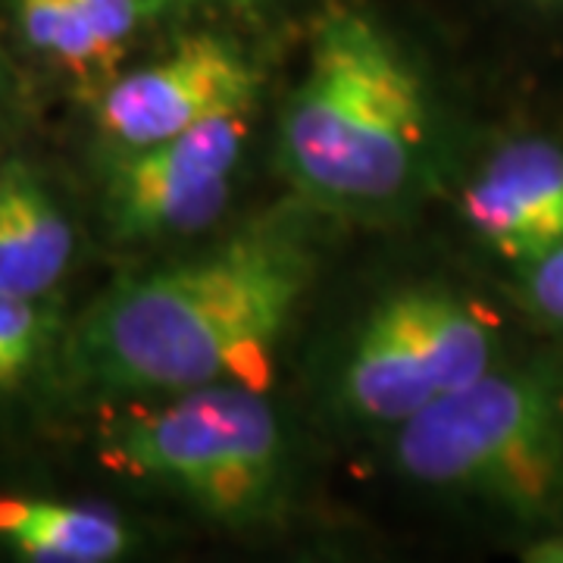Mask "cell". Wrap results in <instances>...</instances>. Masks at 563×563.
<instances>
[{
	"mask_svg": "<svg viewBox=\"0 0 563 563\" xmlns=\"http://www.w3.org/2000/svg\"><path fill=\"white\" fill-rule=\"evenodd\" d=\"M79 3L107 63L120 57V51L139 32L141 20L147 13V0H79Z\"/></svg>",
	"mask_w": 563,
	"mask_h": 563,
	"instance_id": "cell-13",
	"label": "cell"
},
{
	"mask_svg": "<svg viewBox=\"0 0 563 563\" xmlns=\"http://www.w3.org/2000/svg\"><path fill=\"white\" fill-rule=\"evenodd\" d=\"M244 117H222L181 135L125 151L110 201L125 235H188L220 217L242 157Z\"/></svg>",
	"mask_w": 563,
	"mask_h": 563,
	"instance_id": "cell-6",
	"label": "cell"
},
{
	"mask_svg": "<svg viewBox=\"0 0 563 563\" xmlns=\"http://www.w3.org/2000/svg\"><path fill=\"white\" fill-rule=\"evenodd\" d=\"M110 451L122 470L173 485L229 520L269 504L285 457L263 388L235 383L179 391L173 404L129 422Z\"/></svg>",
	"mask_w": 563,
	"mask_h": 563,
	"instance_id": "cell-4",
	"label": "cell"
},
{
	"mask_svg": "<svg viewBox=\"0 0 563 563\" xmlns=\"http://www.w3.org/2000/svg\"><path fill=\"white\" fill-rule=\"evenodd\" d=\"M0 539L44 563H107L129 548V532L113 514L41 498H0Z\"/></svg>",
	"mask_w": 563,
	"mask_h": 563,
	"instance_id": "cell-10",
	"label": "cell"
},
{
	"mask_svg": "<svg viewBox=\"0 0 563 563\" xmlns=\"http://www.w3.org/2000/svg\"><path fill=\"white\" fill-rule=\"evenodd\" d=\"M16 20L25 41L51 60L76 73L110 66L79 0H16Z\"/></svg>",
	"mask_w": 563,
	"mask_h": 563,
	"instance_id": "cell-11",
	"label": "cell"
},
{
	"mask_svg": "<svg viewBox=\"0 0 563 563\" xmlns=\"http://www.w3.org/2000/svg\"><path fill=\"white\" fill-rule=\"evenodd\" d=\"M463 217L495 254L529 263L563 244V147L517 139L463 191Z\"/></svg>",
	"mask_w": 563,
	"mask_h": 563,
	"instance_id": "cell-8",
	"label": "cell"
},
{
	"mask_svg": "<svg viewBox=\"0 0 563 563\" xmlns=\"http://www.w3.org/2000/svg\"><path fill=\"white\" fill-rule=\"evenodd\" d=\"M526 561L532 563H563V532L544 536L536 544L526 548Z\"/></svg>",
	"mask_w": 563,
	"mask_h": 563,
	"instance_id": "cell-15",
	"label": "cell"
},
{
	"mask_svg": "<svg viewBox=\"0 0 563 563\" xmlns=\"http://www.w3.org/2000/svg\"><path fill=\"white\" fill-rule=\"evenodd\" d=\"M395 451L420 483L536 510L563 485V407L542 379L488 369L404 420Z\"/></svg>",
	"mask_w": 563,
	"mask_h": 563,
	"instance_id": "cell-3",
	"label": "cell"
},
{
	"mask_svg": "<svg viewBox=\"0 0 563 563\" xmlns=\"http://www.w3.org/2000/svg\"><path fill=\"white\" fill-rule=\"evenodd\" d=\"M254 88V69L229 41L198 35L113 81L101 98V125L125 151H135L203 122L247 117Z\"/></svg>",
	"mask_w": 563,
	"mask_h": 563,
	"instance_id": "cell-7",
	"label": "cell"
},
{
	"mask_svg": "<svg viewBox=\"0 0 563 563\" xmlns=\"http://www.w3.org/2000/svg\"><path fill=\"white\" fill-rule=\"evenodd\" d=\"M417 73L357 10L317 25L307 69L282 120V163L307 198L376 207L398 198L426 144Z\"/></svg>",
	"mask_w": 563,
	"mask_h": 563,
	"instance_id": "cell-2",
	"label": "cell"
},
{
	"mask_svg": "<svg viewBox=\"0 0 563 563\" xmlns=\"http://www.w3.org/2000/svg\"><path fill=\"white\" fill-rule=\"evenodd\" d=\"M307 279L295 239L244 232L207 257L117 285L73 339L76 373L110 391L266 388Z\"/></svg>",
	"mask_w": 563,
	"mask_h": 563,
	"instance_id": "cell-1",
	"label": "cell"
},
{
	"mask_svg": "<svg viewBox=\"0 0 563 563\" xmlns=\"http://www.w3.org/2000/svg\"><path fill=\"white\" fill-rule=\"evenodd\" d=\"M73 257V225L22 163L0 169V291L38 298Z\"/></svg>",
	"mask_w": 563,
	"mask_h": 563,
	"instance_id": "cell-9",
	"label": "cell"
},
{
	"mask_svg": "<svg viewBox=\"0 0 563 563\" xmlns=\"http://www.w3.org/2000/svg\"><path fill=\"white\" fill-rule=\"evenodd\" d=\"M41 342V317L32 298L0 291V388L13 385L35 361Z\"/></svg>",
	"mask_w": 563,
	"mask_h": 563,
	"instance_id": "cell-12",
	"label": "cell"
},
{
	"mask_svg": "<svg viewBox=\"0 0 563 563\" xmlns=\"http://www.w3.org/2000/svg\"><path fill=\"white\" fill-rule=\"evenodd\" d=\"M526 298L539 317L563 325V244L529 263Z\"/></svg>",
	"mask_w": 563,
	"mask_h": 563,
	"instance_id": "cell-14",
	"label": "cell"
},
{
	"mask_svg": "<svg viewBox=\"0 0 563 563\" xmlns=\"http://www.w3.org/2000/svg\"><path fill=\"white\" fill-rule=\"evenodd\" d=\"M488 322L444 291H404L363 325L344 369L354 410L401 426L417 410L492 369Z\"/></svg>",
	"mask_w": 563,
	"mask_h": 563,
	"instance_id": "cell-5",
	"label": "cell"
}]
</instances>
